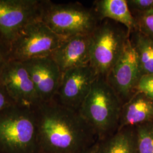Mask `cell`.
<instances>
[{
	"instance_id": "1",
	"label": "cell",
	"mask_w": 153,
	"mask_h": 153,
	"mask_svg": "<svg viewBox=\"0 0 153 153\" xmlns=\"http://www.w3.org/2000/svg\"><path fill=\"white\" fill-rule=\"evenodd\" d=\"M40 153H84L99 141L79 110L54 98L35 109Z\"/></svg>"
},
{
	"instance_id": "22",
	"label": "cell",
	"mask_w": 153,
	"mask_h": 153,
	"mask_svg": "<svg viewBox=\"0 0 153 153\" xmlns=\"http://www.w3.org/2000/svg\"><path fill=\"white\" fill-rule=\"evenodd\" d=\"M15 103L10 98L5 89L0 84V112Z\"/></svg>"
},
{
	"instance_id": "8",
	"label": "cell",
	"mask_w": 153,
	"mask_h": 153,
	"mask_svg": "<svg viewBox=\"0 0 153 153\" xmlns=\"http://www.w3.org/2000/svg\"><path fill=\"white\" fill-rule=\"evenodd\" d=\"M42 1L0 0V36L8 42L30 23L40 19Z\"/></svg>"
},
{
	"instance_id": "23",
	"label": "cell",
	"mask_w": 153,
	"mask_h": 153,
	"mask_svg": "<svg viewBox=\"0 0 153 153\" xmlns=\"http://www.w3.org/2000/svg\"><path fill=\"white\" fill-rule=\"evenodd\" d=\"M98 142H97L91 148H89L84 153H98Z\"/></svg>"
},
{
	"instance_id": "3",
	"label": "cell",
	"mask_w": 153,
	"mask_h": 153,
	"mask_svg": "<svg viewBox=\"0 0 153 153\" xmlns=\"http://www.w3.org/2000/svg\"><path fill=\"white\" fill-rule=\"evenodd\" d=\"M0 153H40L34 109L14 104L0 112Z\"/></svg>"
},
{
	"instance_id": "18",
	"label": "cell",
	"mask_w": 153,
	"mask_h": 153,
	"mask_svg": "<svg viewBox=\"0 0 153 153\" xmlns=\"http://www.w3.org/2000/svg\"><path fill=\"white\" fill-rule=\"evenodd\" d=\"M133 16L136 22L137 30L153 40V9Z\"/></svg>"
},
{
	"instance_id": "15",
	"label": "cell",
	"mask_w": 153,
	"mask_h": 153,
	"mask_svg": "<svg viewBox=\"0 0 153 153\" xmlns=\"http://www.w3.org/2000/svg\"><path fill=\"white\" fill-rule=\"evenodd\" d=\"M98 153H139L135 127L119 129L99 141Z\"/></svg>"
},
{
	"instance_id": "21",
	"label": "cell",
	"mask_w": 153,
	"mask_h": 153,
	"mask_svg": "<svg viewBox=\"0 0 153 153\" xmlns=\"http://www.w3.org/2000/svg\"><path fill=\"white\" fill-rule=\"evenodd\" d=\"M10 60V43L0 36V76L6 64Z\"/></svg>"
},
{
	"instance_id": "7",
	"label": "cell",
	"mask_w": 153,
	"mask_h": 153,
	"mask_svg": "<svg viewBox=\"0 0 153 153\" xmlns=\"http://www.w3.org/2000/svg\"><path fill=\"white\" fill-rule=\"evenodd\" d=\"M141 76L138 56L129 34L120 57L105 78L124 104L136 92Z\"/></svg>"
},
{
	"instance_id": "14",
	"label": "cell",
	"mask_w": 153,
	"mask_h": 153,
	"mask_svg": "<svg viewBox=\"0 0 153 153\" xmlns=\"http://www.w3.org/2000/svg\"><path fill=\"white\" fill-rule=\"evenodd\" d=\"M100 21L109 19L124 26L131 33L137 30L136 20L126 0H98L93 7Z\"/></svg>"
},
{
	"instance_id": "12",
	"label": "cell",
	"mask_w": 153,
	"mask_h": 153,
	"mask_svg": "<svg viewBox=\"0 0 153 153\" xmlns=\"http://www.w3.org/2000/svg\"><path fill=\"white\" fill-rule=\"evenodd\" d=\"M91 34L66 38L51 57L62 73L73 68L90 65Z\"/></svg>"
},
{
	"instance_id": "2",
	"label": "cell",
	"mask_w": 153,
	"mask_h": 153,
	"mask_svg": "<svg viewBox=\"0 0 153 153\" xmlns=\"http://www.w3.org/2000/svg\"><path fill=\"white\" fill-rule=\"evenodd\" d=\"M123 105L105 78L98 76L79 111L100 141L117 131Z\"/></svg>"
},
{
	"instance_id": "11",
	"label": "cell",
	"mask_w": 153,
	"mask_h": 153,
	"mask_svg": "<svg viewBox=\"0 0 153 153\" xmlns=\"http://www.w3.org/2000/svg\"><path fill=\"white\" fill-rule=\"evenodd\" d=\"M40 100L41 103L55 98L62 73L51 56L23 61Z\"/></svg>"
},
{
	"instance_id": "10",
	"label": "cell",
	"mask_w": 153,
	"mask_h": 153,
	"mask_svg": "<svg viewBox=\"0 0 153 153\" xmlns=\"http://www.w3.org/2000/svg\"><path fill=\"white\" fill-rule=\"evenodd\" d=\"M98 76L90 65L65 71L55 98L67 107L79 110Z\"/></svg>"
},
{
	"instance_id": "9",
	"label": "cell",
	"mask_w": 153,
	"mask_h": 153,
	"mask_svg": "<svg viewBox=\"0 0 153 153\" xmlns=\"http://www.w3.org/2000/svg\"><path fill=\"white\" fill-rule=\"evenodd\" d=\"M0 84L16 105L35 109L41 103L22 61L10 60L6 64L0 76Z\"/></svg>"
},
{
	"instance_id": "5",
	"label": "cell",
	"mask_w": 153,
	"mask_h": 153,
	"mask_svg": "<svg viewBox=\"0 0 153 153\" xmlns=\"http://www.w3.org/2000/svg\"><path fill=\"white\" fill-rule=\"evenodd\" d=\"M130 32L119 23L100 21L91 34L90 65L98 76L105 78L120 57Z\"/></svg>"
},
{
	"instance_id": "13",
	"label": "cell",
	"mask_w": 153,
	"mask_h": 153,
	"mask_svg": "<svg viewBox=\"0 0 153 153\" xmlns=\"http://www.w3.org/2000/svg\"><path fill=\"white\" fill-rule=\"evenodd\" d=\"M152 120L153 100L136 91L123 105L118 129L136 127L150 123Z\"/></svg>"
},
{
	"instance_id": "16",
	"label": "cell",
	"mask_w": 153,
	"mask_h": 153,
	"mask_svg": "<svg viewBox=\"0 0 153 153\" xmlns=\"http://www.w3.org/2000/svg\"><path fill=\"white\" fill-rule=\"evenodd\" d=\"M130 39L137 52L141 76L153 74V40L138 30L130 33Z\"/></svg>"
},
{
	"instance_id": "4",
	"label": "cell",
	"mask_w": 153,
	"mask_h": 153,
	"mask_svg": "<svg viewBox=\"0 0 153 153\" xmlns=\"http://www.w3.org/2000/svg\"><path fill=\"white\" fill-rule=\"evenodd\" d=\"M40 19L62 38L93 33L100 20L93 8L75 3L42 1Z\"/></svg>"
},
{
	"instance_id": "19",
	"label": "cell",
	"mask_w": 153,
	"mask_h": 153,
	"mask_svg": "<svg viewBox=\"0 0 153 153\" xmlns=\"http://www.w3.org/2000/svg\"><path fill=\"white\" fill-rule=\"evenodd\" d=\"M136 91L153 100V74H145L141 76L137 84Z\"/></svg>"
},
{
	"instance_id": "17",
	"label": "cell",
	"mask_w": 153,
	"mask_h": 153,
	"mask_svg": "<svg viewBox=\"0 0 153 153\" xmlns=\"http://www.w3.org/2000/svg\"><path fill=\"white\" fill-rule=\"evenodd\" d=\"M139 153H153V124L145 123L135 127Z\"/></svg>"
},
{
	"instance_id": "20",
	"label": "cell",
	"mask_w": 153,
	"mask_h": 153,
	"mask_svg": "<svg viewBox=\"0 0 153 153\" xmlns=\"http://www.w3.org/2000/svg\"><path fill=\"white\" fill-rule=\"evenodd\" d=\"M131 13H142L153 9V0H126Z\"/></svg>"
},
{
	"instance_id": "6",
	"label": "cell",
	"mask_w": 153,
	"mask_h": 153,
	"mask_svg": "<svg viewBox=\"0 0 153 153\" xmlns=\"http://www.w3.org/2000/svg\"><path fill=\"white\" fill-rule=\"evenodd\" d=\"M65 39L40 19L30 23L10 42L11 60L25 61L51 56Z\"/></svg>"
}]
</instances>
